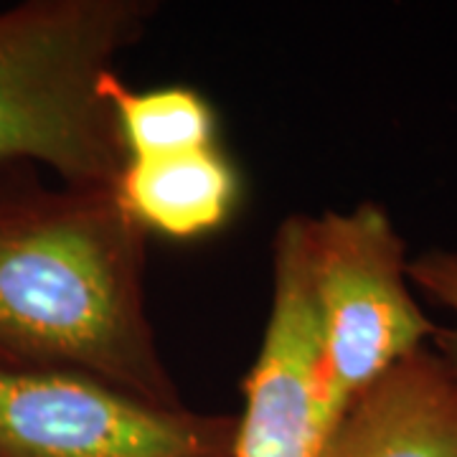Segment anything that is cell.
<instances>
[{
	"instance_id": "cell-1",
	"label": "cell",
	"mask_w": 457,
	"mask_h": 457,
	"mask_svg": "<svg viewBox=\"0 0 457 457\" xmlns=\"http://www.w3.org/2000/svg\"><path fill=\"white\" fill-rule=\"evenodd\" d=\"M145 239L112 188L0 198V363L183 407L147 315Z\"/></svg>"
},
{
	"instance_id": "cell-2",
	"label": "cell",
	"mask_w": 457,
	"mask_h": 457,
	"mask_svg": "<svg viewBox=\"0 0 457 457\" xmlns=\"http://www.w3.org/2000/svg\"><path fill=\"white\" fill-rule=\"evenodd\" d=\"M155 0H26L0 11V165L112 188L125 168L102 79L145 38Z\"/></svg>"
},
{
	"instance_id": "cell-3",
	"label": "cell",
	"mask_w": 457,
	"mask_h": 457,
	"mask_svg": "<svg viewBox=\"0 0 457 457\" xmlns=\"http://www.w3.org/2000/svg\"><path fill=\"white\" fill-rule=\"evenodd\" d=\"M311 285L320 336V404L333 432L345 409L396 363L435 341L409 282L407 245L389 212L361 201L308 216Z\"/></svg>"
},
{
	"instance_id": "cell-4",
	"label": "cell",
	"mask_w": 457,
	"mask_h": 457,
	"mask_svg": "<svg viewBox=\"0 0 457 457\" xmlns=\"http://www.w3.org/2000/svg\"><path fill=\"white\" fill-rule=\"evenodd\" d=\"M237 417L161 407L71 371L0 363V457H234Z\"/></svg>"
},
{
	"instance_id": "cell-5",
	"label": "cell",
	"mask_w": 457,
	"mask_h": 457,
	"mask_svg": "<svg viewBox=\"0 0 457 457\" xmlns=\"http://www.w3.org/2000/svg\"><path fill=\"white\" fill-rule=\"evenodd\" d=\"M308 216L290 213L272 239V297L237 417L234 457H318L330 429L320 404V336L312 300Z\"/></svg>"
},
{
	"instance_id": "cell-6",
	"label": "cell",
	"mask_w": 457,
	"mask_h": 457,
	"mask_svg": "<svg viewBox=\"0 0 457 457\" xmlns=\"http://www.w3.org/2000/svg\"><path fill=\"white\" fill-rule=\"evenodd\" d=\"M318 457H457V369L422 348L345 409Z\"/></svg>"
},
{
	"instance_id": "cell-7",
	"label": "cell",
	"mask_w": 457,
	"mask_h": 457,
	"mask_svg": "<svg viewBox=\"0 0 457 457\" xmlns=\"http://www.w3.org/2000/svg\"><path fill=\"white\" fill-rule=\"evenodd\" d=\"M112 194L145 234L191 242L212 237L234 219L242 176L219 145L180 155L125 161Z\"/></svg>"
},
{
	"instance_id": "cell-8",
	"label": "cell",
	"mask_w": 457,
	"mask_h": 457,
	"mask_svg": "<svg viewBox=\"0 0 457 457\" xmlns=\"http://www.w3.org/2000/svg\"><path fill=\"white\" fill-rule=\"evenodd\" d=\"M102 97L112 107L128 161H150L219 145V120L209 99L194 87L132 89L110 71Z\"/></svg>"
},
{
	"instance_id": "cell-9",
	"label": "cell",
	"mask_w": 457,
	"mask_h": 457,
	"mask_svg": "<svg viewBox=\"0 0 457 457\" xmlns=\"http://www.w3.org/2000/svg\"><path fill=\"white\" fill-rule=\"evenodd\" d=\"M411 287L455 315V326L440 328L435 343L445 359L457 369V249H427L409 260Z\"/></svg>"
}]
</instances>
